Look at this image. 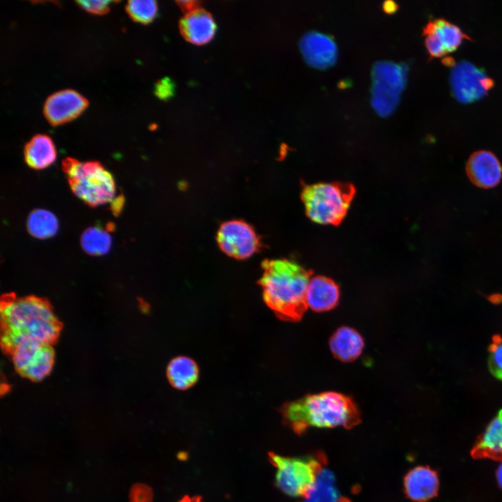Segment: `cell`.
Listing matches in <instances>:
<instances>
[{
	"instance_id": "cell-32",
	"label": "cell",
	"mask_w": 502,
	"mask_h": 502,
	"mask_svg": "<svg viewBox=\"0 0 502 502\" xmlns=\"http://www.w3.org/2000/svg\"><path fill=\"white\" fill-rule=\"evenodd\" d=\"M383 8L386 13H393L397 10V5L393 1H386L383 3Z\"/></svg>"
},
{
	"instance_id": "cell-18",
	"label": "cell",
	"mask_w": 502,
	"mask_h": 502,
	"mask_svg": "<svg viewBox=\"0 0 502 502\" xmlns=\"http://www.w3.org/2000/svg\"><path fill=\"white\" fill-rule=\"evenodd\" d=\"M24 155L29 167L43 169L54 162L56 153L51 138L45 135L38 134L26 144Z\"/></svg>"
},
{
	"instance_id": "cell-23",
	"label": "cell",
	"mask_w": 502,
	"mask_h": 502,
	"mask_svg": "<svg viewBox=\"0 0 502 502\" xmlns=\"http://www.w3.org/2000/svg\"><path fill=\"white\" fill-rule=\"evenodd\" d=\"M26 226L31 236L44 239L56 233L58 221L52 213L44 209H36L29 214Z\"/></svg>"
},
{
	"instance_id": "cell-1",
	"label": "cell",
	"mask_w": 502,
	"mask_h": 502,
	"mask_svg": "<svg viewBox=\"0 0 502 502\" xmlns=\"http://www.w3.org/2000/svg\"><path fill=\"white\" fill-rule=\"evenodd\" d=\"M1 348L10 354L25 341L52 345L60 335L61 323L45 298L9 294L1 298Z\"/></svg>"
},
{
	"instance_id": "cell-20",
	"label": "cell",
	"mask_w": 502,
	"mask_h": 502,
	"mask_svg": "<svg viewBox=\"0 0 502 502\" xmlns=\"http://www.w3.org/2000/svg\"><path fill=\"white\" fill-rule=\"evenodd\" d=\"M433 33L447 53L455 50L464 38H470L459 26L444 19L428 22L423 28V33Z\"/></svg>"
},
{
	"instance_id": "cell-25",
	"label": "cell",
	"mask_w": 502,
	"mask_h": 502,
	"mask_svg": "<svg viewBox=\"0 0 502 502\" xmlns=\"http://www.w3.org/2000/svg\"><path fill=\"white\" fill-rule=\"evenodd\" d=\"M112 238L109 233L100 227L86 229L81 237L83 250L91 255L99 256L106 254L110 249Z\"/></svg>"
},
{
	"instance_id": "cell-7",
	"label": "cell",
	"mask_w": 502,
	"mask_h": 502,
	"mask_svg": "<svg viewBox=\"0 0 502 502\" xmlns=\"http://www.w3.org/2000/svg\"><path fill=\"white\" fill-rule=\"evenodd\" d=\"M10 355L17 372L33 381H41L48 376L55 360L52 345L36 341L22 342Z\"/></svg>"
},
{
	"instance_id": "cell-34",
	"label": "cell",
	"mask_w": 502,
	"mask_h": 502,
	"mask_svg": "<svg viewBox=\"0 0 502 502\" xmlns=\"http://www.w3.org/2000/svg\"><path fill=\"white\" fill-rule=\"evenodd\" d=\"M496 478L499 486L502 488V464H500L496 471Z\"/></svg>"
},
{
	"instance_id": "cell-2",
	"label": "cell",
	"mask_w": 502,
	"mask_h": 502,
	"mask_svg": "<svg viewBox=\"0 0 502 502\" xmlns=\"http://www.w3.org/2000/svg\"><path fill=\"white\" fill-rule=\"evenodd\" d=\"M259 281L263 298L280 319L300 321L305 312L306 292L311 272L286 259L266 260Z\"/></svg>"
},
{
	"instance_id": "cell-9",
	"label": "cell",
	"mask_w": 502,
	"mask_h": 502,
	"mask_svg": "<svg viewBox=\"0 0 502 502\" xmlns=\"http://www.w3.org/2000/svg\"><path fill=\"white\" fill-rule=\"evenodd\" d=\"M217 241L227 255L238 259L253 255L260 246L259 240L250 225L242 220H229L220 227Z\"/></svg>"
},
{
	"instance_id": "cell-16",
	"label": "cell",
	"mask_w": 502,
	"mask_h": 502,
	"mask_svg": "<svg viewBox=\"0 0 502 502\" xmlns=\"http://www.w3.org/2000/svg\"><path fill=\"white\" fill-rule=\"evenodd\" d=\"M185 38L195 45L209 42L214 36L216 25L212 16L204 10L196 9L188 13L180 23Z\"/></svg>"
},
{
	"instance_id": "cell-30",
	"label": "cell",
	"mask_w": 502,
	"mask_h": 502,
	"mask_svg": "<svg viewBox=\"0 0 502 502\" xmlns=\"http://www.w3.org/2000/svg\"><path fill=\"white\" fill-rule=\"evenodd\" d=\"M146 488L142 485L134 486L130 492V502H150L151 491Z\"/></svg>"
},
{
	"instance_id": "cell-12",
	"label": "cell",
	"mask_w": 502,
	"mask_h": 502,
	"mask_svg": "<svg viewBox=\"0 0 502 502\" xmlns=\"http://www.w3.org/2000/svg\"><path fill=\"white\" fill-rule=\"evenodd\" d=\"M469 179L482 188L496 186L502 177V167L496 156L489 151L481 150L473 153L466 165Z\"/></svg>"
},
{
	"instance_id": "cell-4",
	"label": "cell",
	"mask_w": 502,
	"mask_h": 502,
	"mask_svg": "<svg viewBox=\"0 0 502 502\" xmlns=\"http://www.w3.org/2000/svg\"><path fill=\"white\" fill-rule=\"evenodd\" d=\"M61 165L73 192L86 204L95 207L113 201L115 182L112 174L101 163L82 162L68 157Z\"/></svg>"
},
{
	"instance_id": "cell-24",
	"label": "cell",
	"mask_w": 502,
	"mask_h": 502,
	"mask_svg": "<svg viewBox=\"0 0 502 502\" xmlns=\"http://www.w3.org/2000/svg\"><path fill=\"white\" fill-rule=\"evenodd\" d=\"M400 91L383 84L373 82L371 103L379 114L383 116L393 112L400 99Z\"/></svg>"
},
{
	"instance_id": "cell-17",
	"label": "cell",
	"mask_w": 502,
	"mask_h": 502,
	"mask_svg": "<svg viewBox=\"0 0 502 502\" xmlns=\"http://www.w3.org/2000/svg\"><path fill=\"white\" fill-rule=\"evenodd\" d=\"M364 340L355 329L342 326L330 337L329 346L335 358L344 363L352 362L362 353Z\"/></svg>"
},
{
	"instance_id": "cell-6",
	"label": "cell",
	"mask_w": 502,
	"mask_h": 502,
	"mask_svg": "<svg viewBox=\"0 0 502 502\" xmlns=\"http://www.w3.org/2000/svg\"><path fill=\"white\" fill-rule=\"evenodd\" d=\"M269 459L276 468L277 487L292 497L304 498L324 467L321 458L314 456L290 457L270 452Z\"/></svg>"
},
{
	"instance_id": "cell-19",
	"label": "cell",
	"mask_w": 502,
	"mask_h": 502,
	"mask_svg": "<svg viewBox=\"0 0 502 502\" xmlns=\"http://www.w3.org/2000/svg\"><path fill=\"white\" fill-rule=\"evenodd\" d=\"M167 379L171 385L178 390H185L197 381L199 369L197 363L186 356L173 358L167 368Z\"/></svg>"
},
{
	"instance_id": "cell-21",
	"label": "cell",
	"mask_w": 502,
	"mask_h": 502,
	"mask_svg": "<svg viewBox=\"0 0 502 502\" xmlns=\"http://www.w3.org/2000/svg\"><path fill=\"white\" fill-rule=\"evenodd\" d=\"M407 66L389 61H380L374 64L372 75L373 82L390 86L401 92L406 80Z\"/></svg>"
},
{
	"instance_id": "cell-31",
	"label": "cell",
	"mask_w": 502,
	"mask_h": 502,
	"mask_svg": "<svg viewBox=\"0 0 502 502\" xmlns=\"http://www.w3.org/2000/svg\"><path fill=\"white\" fill-rule=\"evenodd\" d=\"M197 1H179L178 4L184 10H187L188 13H190L197 9Z\"/></svg>"
},
{
	"instance_id": "cell-10",
	"label": "cell",
	"mask_w": 502,
	"mask_h": 502,
	"mask_svg": "<svg viewBox=\"0 0 502 502\" xmlns=\"http://www.w3.org/2000/svg\"><path fill=\"white\" fill-rule=\"evenodd\" d=\"M88 105V100L75 91L64 89L47 98L43 113L51 125L58 126L75 119Z\"/></svg>"
},
{
	"instance_id": "cell-3",
	"label": "cell",
	"mask_w": 502,
	"mask_h": 502,
	"mask_svg": "<svg viewBox=\"0 0 502 502\" xmlns=\"http://www.w3.org/2000/svg\"><path fill=\"white\" fill-rule=\"evenodd\" d=\"M280 411L284 423L298 434L311 427L351 429L361 421L360 412L353 400L333 391L307 395L286 402L280 408Z\"/></svg>"
},
{
	"instance_id": "cell-26",
	"label": "cell",
	"mask_w": 502,
	"mask_h": 502,
	"mask_svg": "<svg viewBox=\"0 0 502 502\" xmlns=\"http://www.w3.org/2000/svg\"><path fill=\"white\" fill-rule=\"evenodd\" d=\"M126 9L133 20L146 24L154 19L158 7L153 0H132L128 1Z\"/></svg>"
},
{
	"instance_id": "cell-14",
	"label": "cell",
	"mask_w": 502,
	"mask_h": 502,
	"mask_svg": "<svg viewBox=\"0 0 502 502\" xmlns=\"http://www.w3.org/2000/svg\"><path fill=\"white\" fill-rule=\"evenodd\" d=\"M340 289L331 279L325 276L310 278L307 292L306 303L314 312H325L334 308L338 303Z\"/></svg>"
},
{
	"instance_id": "cell-13",
	"label": "cell",
	"mask_w": 502,
	"mask_h": 502,
	"mask_svg": "<svg viewBox=\"0 0 502 502\" xmlns=\"http://www.w3.org/2000/svg\"><path fill=\"white\" fill-rule=\"evenodd\" d=\"M439 481L436 471L419 466L411 469L404 478V492L416 502H426L438 494Z\"/></svg>"
},
{
	"instance_id": "cell-8",
	"label": "cell",
	"mask_w": 502,
	"mask_h": 502,
	"mask_svg": "<svg viewBox=\"0 0 502 502\" xmlns=\"http://www.w3.org/2000/svg\"><path fill=\"white\" fill-rule=\"evenodd\" d=\"M452 90L462 102H471L483 97L494 85V81L480 68L467 61H461L452 68Z\"/></svg>"
},
{
	"instance_id": "cell-11",
	"label": "cell",
	"mask_w": 502,
	"mask_h": 502,
	"mask_svg": "<svg viewBox=\"0 0 502 502\" xmlns=\"http://www.w3.org/2000/svg\"><path fill=\"white\" fill-rule=\"evenodd\" d=\"M300 47L307 63L315 68L328 67L337 58V50L333 39L318 31L305 33L301 38Z\"/></svg>"
},
{
	"instance_id": "cell-5",
	"label": "cell",
	"mask_w": 502,
	"mask_h": 502,
	"mask_svg": "<svg viewBox=\"0 0 502 502\" xmlns=\"http://www.w3.org/2000/svg\"><path fill=\"white\" fill-rule=\"evenodd\" d=\"M354 193L350 184L321 183L305 186L301 198L311 220L335 225L345 217Z\"/></svg>"
},
{
	"instance_id": "cell-29",
	"label": "cell",
	"mask_w": 502,
	"mask_h": 502,
	"mask_svg": "<svg viewBox=\"0 0 502 502\" xmlns=\"http://www.w3.org/2000/svg\"><path fill=\"white\" fill-rule=\"evenodd\" d=\"M175 85L169 77H165L158 81L155 86V94L161 100L171 98L174 93Z\"/></svg>"
},
{
	"instance_id": "cell-15",
	"label": "cell",
	"mask_w": 502,
	"mask_h": 502,
	"mask_svg": "<svg viewBox=\"0 0 502 502\" xmlns=\"http://www.w3.org/2000/svg\"><path fill=\"white\" fill-rule=\"evenodd\" d=\"M471 455L474 459L502 461V409L478 437Z\"/></svg>"
},
{
	"instance_id": "cell-27",
	"label": "cell",
	"mask_w": 502,
	"mask_h": 502,
	"mask_svg": "<svg viewBox=\"0 0 502 502\" xmlns=\"http://www.w3.org/2000/svg\"><path fill=\"white\" fill-rule=\"evenodd\" d=\"M488 367L490 372L496 379L502 381V340L499 335L493 338V343L489 347Z\"/></svg>"
},
{
	"instance_id": "cell-28",
	"label": "cell",
	"mask_w": 502,
	"mask_h": 502,
	"mask_svg": "<svg viewBox=\"0 0 502 502\" xmlns=\"http://www.w3.org/2000/svg\"><path fill=\"white\" fill-rule=\"evenodd\" d=\"M76 3L84 10L89 13L102 15L107 13L109 10L110 1H77Z\"/></svg>"
},
{
	"instance_id": "cell-22",
	"label": "cell",
	"mask_w": 502,
	"mask_h": 502,
	"mask_svg": "<svg viewBox=\"0 0 502 502\" xmlns=\"http://www.w3.org/2000/svg\"><path fill=\"white\" fill-rule=\"evenodd\" d=\"M304 502H340V496L335 485V476L326 468H322Z\"/></svg>"
},
{
	"instance_id": "cell-33",
	"label": "cell",
	"mask_w": 502,
	"mask_h": 502,
	"mask_svg": "<svg viewBox=\"0 0 502 502\" xmlns=\"http://www.w3.org/2000/svg\"><path fill=\"white\" fill-rule=\"evenodd\" d=\"M178 502H201V497L185 496Z\"/></svg>"
}]
</instances>
